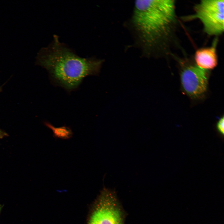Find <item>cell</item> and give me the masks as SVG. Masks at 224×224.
<instances>
[{
	"label": "cell",
	"instance_id": "1",
	"mask_svg": "<svg viewBox=\"0 0 224 224\" xmlns=\"http://www.w3.org/2000/svg\"><path fill=\"white\" fill-rule=\"evenodd\" d=\"M131 23L149 55L168 57L177 42L179 21L174 0H138Z\"/></svg>",
	"mask_w": 224,
	"mask_h": 224
},
{
	"label": "cell",
	"instance_id": "2",
	"mask_svg": "<svg viewBox=\"0 0 224 224\" xmlns=\"http://www.w3.org/2000/svg\"><path fill=\"white\" fill-rule=\"evenodd\" d=\"M37 64L44 68L55 85L68 92L77 90L86 77L99 74L103 60L79 56L54 35L47 47L42 48L37 57Z\"/></svg>",
	"mask_w": 224,
	"mask_h": 224
},
{
	"label": "cell",
	"instance_id": "3",
	"mask_svg": "<svg viewBox=\"0 0 224 224\" xmlns=\"http://www.w3.org/2000/svg\"><path fill=\"white\" fill-rule=\"evenodd\" d=\"M124 214L114 191L104 188L93 209L88 224H124Z\"/></svg>",
	"mask_w": 224,
	"mask_h": 224
},
{
	"label": "cell",
	"instance_id": "4",
	"mask_svg": "<svg viewBox=\"0 0 224 224\" xmlns=\"http://www.w3.org/2000/svg\"><path fill=\"white\" fill-rule=\"evenodd\" d=\"M194 14L202 23L204 32L211 36H218L224 31V0H202L194 7Z\"/></svg>",
	"mask_w": 224,
	"mask_h": 224
},
{
	"label": "cell",
	"instance_id": "5",
	"mask_svg": "<svg viewBox=\"0 0 224 224\" xmlns=\"http://www.w3.org/2000/svg\"><path fill=\"white\" fill-rule=\"evenodd\" d=\"M179 62L180 82L184 92L192 98L202 97L207 89L208 71L187 59L181 60Z\"/></svg>",
	"mask_w": 224,
	"mask_h": 224
},
{
	"label": "cell",
	"instance_id": "6",
	"mask_svg": "<svg viewBox=\"0 0 224 224\" xmlns=\"http://www.w3.org/2000/svg\"><path fill=\"white\" fill-rule=\"evenodd\" d=\"M216 45L217 41H215L211 46L197 50L194 55L196 64L206 70L212 69L216 67L218 63Z\"/></svg>",
	"mask_w": 224,
	"mask_h": 224
},
{
	"label": "cell",
	"instance_id": "7",
	"mask_svg": "<svg viewBox=\"0 0 224 224\" xmlns=\"http://www.w3.org/2000/svg\"><path fill=\"white\" fill-rule=\"evenodd\" d=\"M44 124L47 128L52 130L53 136L56 138L68 139L73 136V133L69 127L64 125L56 127L48 121H45Z\"/></svg>",
	"mask_w": 224,
	"mask_h": 224
},
{
	"label": "cell",
	"instance_id": "8",
	"mask_svg": "<svg viewBox=\"0 0 224 224\" xmlns=\"http://www.w3.org/2000/svg\"><path fill=\"white\" fill-rule=\"evenodd\" d=\"M217 128L218 131L222 135L224 133V116L219 119L217 124Z\"/></svg>",
	"mask_w": 224,
	"mask_h": 224
},
{
	"label": "cell",
	"instance_id": "9",
	"mask_svg": "<svg viewBox=\"0 0 224 224\" xmlns=\"http://www.w3.org/2000/svg\"><path fill=\"white\" fill-rule=\"evenodd\" d=\"M5 135V133L0 129V138H2Z\"/></svg>",
	"mask_w": 224,
	"mask_h": 224
},
{
	"label": "cell",
	"instance_id": "10",
	"mask_svg": "<svg viewBox=\"0 0 224 224\" xmlns=\"http://www.w3.org/2000/svg\"><path fill=\"white\" fill-rule=\"evenodd\" d=\"M2 208V206H1V205H0V211H1V210Z\"/></svg>",
	"mask_w": 224,
	"mask_h": 224
}]
</instances>
